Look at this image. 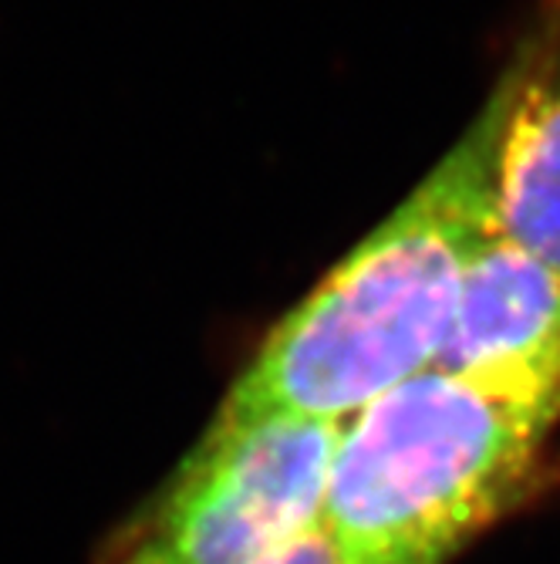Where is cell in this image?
<instances>
[{"label":"cell","mask_w":560,"mask_h":564,"mask_svg":"<svg viewBox=\"0 0 560 564\" xmlns=\"http://www.w3.org/2000/svg\"><path fill=\"white\" fill-rule=\"evenodd\" d=\"M257 564H351V561L318 518L311 528H304L297 538H290L287 544H281L274 554H267Z\"/></svg>","instance_id":"6"},{"label":"cell","mask_w":560,"mask_h":564,"mask_svg":"<svg viewBox=\"0 0 560 564\" xmlns=\"http://www.w3.org/2000/svg\"><path fill=\"white\" fill-rule=\"evenodd\" d=\"M432 369L560 420V271L493 234L463 278Z\"/></svg>","instance_id":"4"},{"label":"cell","mask_w":560,"mask_h":564,"mask_svg":"<svg viewBox=\"0 0 560 564\" xmlns=\"http://www.w3.org/2000/svg\"><path fill=\"white\" fill-rule=\"evenodd\" d=\"M510 78L432 173L267 332L230 386L223 420L348 423L432 369L463 278L496 234L493 189Z\"/></svg>","instance_id":"1"},{"label":"cell","mask_w":560,"mask_h":564,"mask_svg":"<svg viewBox=\"0 0 560 564\" xmlns=\"http://www.w3.org/2000/svg\"><path fill=\"white\" fill-rule=\"evenodd\" d=\"M344 423L217 416L98 564H257L321 518Z\"/></svg>","instance_id":"3"},{"label":"cell","mask_w":560,"mask_h":564,"mask_svg":"<svg viewBox=\"0 0 560 564\" xmlns=\"http://www.w3.org/2000/svg\"><path fill=\"white\" fill-rule=\"evenodd\" d=\"M557 423L426 369L344 423L321 524L351 564H446L524 497Z\"/></svg>","instance_id":"2"},{"label":"cell","mask_w":560,"mask_h":564,"mask_svg":"<svg viewBox=\"0 0 560 564\" xmlns=\"http://www.w3.org/2000/svg\"><path fill=\"white\" fill-rule=\"evenodd\" d=\"M493 214L496 234L560 271V8L524 37L510 65Z\"/></svg>","instance_id":"5"}]
</instances>
